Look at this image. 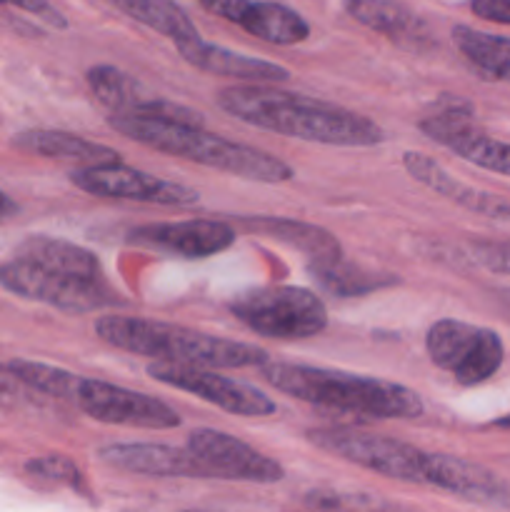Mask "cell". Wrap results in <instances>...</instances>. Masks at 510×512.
<instances>
[{"label": "cell", "instance_id": "obj_1", "mask_svg": "<svg viewBox=\"0 0 510 512\" xmlns=\"http://www.w3.org/2000/svg\"><path fill=\"white\" fill-rule=\"evenodd\" d=\"M218 105L243 123L308 143L370 148L385 140L383 128L365 115L290 90L268 88V83L223 88Z\"/></svg>", "mask_w": 510, "mask_h": 512}, {"label": "cell", "instance_id": "obj_2", "mask_svg": "<svg viewBox=\"0 0 510 512\" xmlns=\"http://www.w3.org/2000/svg\"><path fill=\"white\" fill-rule=\"evenodd\" d=\"M108 125L123 138L148 145V148L160 150L165 155L218 168L223 173L238 175V178L255 180V183L278 185L288 183L295 175V170L285 160L263 153L258 148H250V145L205 133L200 125L173 123V120L140 113H110Z\"/></svg>", "mask_w": 510, "mask_h": 512}, {"label": "cell", "instance_id": "obj_3", "mask_svg": "<svg viewBox=\"0 0 510 512\" xmlns=\"http://www.w3.org/2000/svg\"><path fill=\"white\" fill-rule=\"evenodd\" d=\"M263 378L280 393L328 410L363 415L378 420H410L423 415V400L400 383L340 370L313 368L298 363H263Z\"/></svg>", "mask_w": 510, "mask_h": 512}, {"label": "cell", "instance_id": "obj_4", "mask_svg": "<svg viewBox=\"0 0 510 512\" xmlns=\"http://www.w3.org/2000/svg\"><path fill=\"white\" fill-rule=\"evenodd\" d=\"M95 335L103 343L125 353L165 360V363L200 365V368H260L268 363V353L240 340L215 338L200 330L163 320L133 318V315H100Z\"/></svg>", "mask_w": 510, "mask_h": 512}, {"label": "cell", "instance_id": "obj_5", "mask_svg": "<svg viewBox=\"0 0 510 512\" xmlns=\"http://www.w3.org/2000/svg\"><path fill=\"white\" fill-rule=\"evenodd\" d=\"M230 313L263 338L305 340L328 328L323 300L298 285L250 288L230 300Z\"/></svg>", "mask_w": 510, "mask_h": 512}, {"label": "cell", "instance_id": "obj_6", "mask_svg": "<svg viewBox=\"0 0 510 512\" xmlns=\"http://www.w3.org/2000/svg\"><path fill=\"white\" fill-rule=\"evenodd\" d=\"M0 285L13 295L35 303L53 305L68 313H90L120 303L115 290L103 280V275L65 273V270L48 268L35 260L18 258L0 265Z\"/></svg>", "mask_w": 510, "mask_h": 512}, {"label": "cell", "instance_id": "obj_7", "mask_svg": "<svg viewBox=\"0 0 510 512\" xmlns=\"http://www.w3.org/2000/svg\"><path fill=\"white\" fill-rule=\"evenodd\" d=\"M308 443L330 455L360 465L365 470L400 480V483L430 485L433 455L423 453L415 445L385 435L365 433L353 428H318L308 430Z\"/></svg>", "mask_w": 510, "mask_h": 512}, {"label": "cell", "instance_id": "obj_8", "mask_svg": "<svg viewBox=\"0 0 510 512\" xmlns=\"http://www.w3.org/2000/svg\"><path fill=\"white\" fill-rule=\"evenodd\" d=\"M425 350L440 370L453 375L455 383L465 388L493 378L505 360V345L495 330L453 318L430 325Z\"/></svg>", "mask_w": 510, "mask_h": 512}, {"label": "cell", "instance_id": "obj_9", "mask_svg": "<svg viewBox=\"0 0 510 512\" xmlns=\"http://www.w3.org/2000/svg\"><path fill=\"white\" fill-rule=\"evenodd\" d=\"M70 183L83 190V193L98 195V198L135 200V203L185 208V205H195L200 200V193L190 188V185L155 178V175L143 173V170L128 168L120 160L80 165L78 170L70 173Z\"/></svg>", "mask_w": 510, "mask_h": 512}, {"label": "cell", "instance_id": "obj_10", "mask_svg": "<svg viewBox=\"0 0 510 512\" xmlns=\"http://www.w3.org/2000/svg\"><path fill=\"white\" fill-rule=\"evenodd\" d=\"M148 375L168 388H178L183 393L195 395L215 408L225 410L230 415H243V418H268L275 413V400L260 393L253 385H245L240 380L225 378V375L210 373V368L183 363H165L158 360L148 368Z\"/></svg>", "mask_w": 510, "mask_h": 512}, {"label": "cell", "instance_id": "obj_11", "mask_svg": "<svg viewBox=\"0 0 510 512\" xmlns=\"http://www.w3.org/2000/svg\"><path fill=\"white\" fill-rule=\"evenodd\" d=\"M73 405L105 425L143 430H170L180 425V415L163 400L103 380L80 378Z\"/></svg>", "mask_w": 510, "mask_h": 512}, {"label": "cell", "instance_id": "obj_12", "mask_svg": "<svg viewBox=\"0 0 510 512\" xmlns=\"http://www.w3.org/2000/svg\"><path fill=\"white\" fill-rule=\"evenodd\" d=\"M420 130L425 133V138L445 145L458 158L510 178V143L485 135L475 125L473 108L463 100H448L445 108L440 105L435 113L420 120Z\"/></svg>", "mask_w": 510, "mask_h": 512}, {"label": "cell", "instance_id": "obj_13", "mask_svg": "<svg viewBox=\"0 0 510 512\" xmlns=\"http://www.w3.org/2000/svg\"><path fill=\"white\" fill-rule=\"evenodd\" d=\"M188 448L198 455L213 478L260 485H273L285 478L283 465L220 430H193L188 435Z\"/></svg>", "mask_w": 510, "mask_h": 512}, {"label": "cell", "instance_id": "obj_14", "mask_svg": "<svg viewBox=\"0 0 510 512\" xmlns=\"http://www.w3.org/2000/svg\"><path fill=\"white\" fill-rule=\"evenodd\" d=\"M238 233L223 220H175V223L138 225L128 233V243L158 250L173 258H213L235 243Z\"/></svg>", "mask_w": 510, "mask_h": 512}, {"label": "cell", "instance_id": "obj_15", "mask_svg": "<svg viewBox=\"0 0 510 512\" xmlns=\"http://www.w3.org/2000/svg\"><path fill=\"white\" fill-rule=\"evenodd\" d=\"M200 5L263 43L295 45L310 38L308 20L288 5L268 3V0H200Z\"/></svg>", "mask_w": 510, "mask_h": 512}, {"label": "cell", "instance_id": "obj_16", "mask_svg": "<svg viewBox=\"0 0 510 512\" xmlns=\"http://www.w3.org/2000/svg\"><path fill=\"white\" fill-rule=\"evenodd\" d=\"M98 458L110 468L148 478H213L188 445L175 448L165 443H113L100 448Z\"/></svg>", "mask_w": 510, "mask_h": 512}, {"label": "cell", "instance_id": "obj_17", "mask_svg": "<svg viewBox=\"0 0 510 512\" xmlns=\"http://www.w3.org/2000/svg\"><path fill=\"white\" fill-rule=\"evenodd\" d=\"M175 45H178V53L183 55L185 63H190L198 70H205V73L243 80V83H285V80H290L288 68H283V65L250 58V55L243 53H233V50L223 48V45L208 43L200 35L190 40H180Z\"/></svg>", "mask_w": 510, "mask_h": 512}, {"label": "cell", "instance_id": "obj_18", "mask_svg": "<svg viewBox=\"0 0 510 512\" xmlns=\"http://www.w3.org/2000/svg\"><path fill=\"white\" fill-rule=\"evenodd\" d=\"M403 165L418 183L428 185L430 190H435L438 195L448 198L450 203L473 210V213L478 215H485V218L510 223V200L498 198V195H488L483 193V190H475L470 188V185L460 183L458 178L445 173V170L440 168L433 158H428V155L408 150V153L403 155Z\"/></svg>", "mask_w": 510, "mask_h": 512}, {"label": "cell", "instance_id": "obj_19", "mask_svg": "<svg viewBox=\"0 0 510 512\" xmlns=\"http://www.w3.org/2000/svg\"><path fill=\"white\" fill-rule=\"evenodd\" d=\"M430 485H433V488L448 490V493L470 500V503H510V488L498 478V475L490 473L483 465H475L463 458H453V455L433 453Z\"/></svg>", "mask_w": 510, "mask_h": 512}, {"label": "cell", "instance_id": "obj_20", "mask_svg": "<svg viewBox=\"0 0 510 512\" xmlns=\"http://www.w3.org/2000/svg\"><path fill=\"white\" fill-rule=\"evenodd\" d=\"M233 228H240L250 235H268V238L280 240V243L310 255L313 260H333L340 255V243L335 240V235L318 225L303 223V220L240 215V218H233Z\"/></svg>", "mask_w": 510, "mask_h": 512}, {"label": "cell", "instance_id": "obj_21", "mask_svg": "<svg viewBox=\"0 0 510 512\" xmlns=\"http://www.w3.org/2000/svg\"><path fill=\"white\" fill-rule=\"evenodd\" d=\"M13 148L30 155H43V158L70 160L78 165H98L120 160L118 153L108 145L93 143L80 135L65 133V130H23L13 138Z\"/></svg>", "mask_w": 510, "mask_h": 512}, {"label": "cell", "instance_id": "obj_22", "mask_svg": "<svg viewBox=\"0 0 510 512\" xmlns=\"http://www.w3.org/2000/svg\"><path fill=\"white\" fill-rule=\"evenodd\" d=\"M453 43L463 58L475 70H480V75L510 83V38L483 33L468 25H455Z\"/></svg>", "mask_w": 510, "mask_h": 512}, {"label": "cell", "instance_id": "obj_23", "mask_svg": "<svg viewBox=\"0 0 510 512\" xmlns=\"http://www.w3.org/2000/svg\"><path fill=\"white\" fill-rule=\"evenodd\" d=\"M15 255L35 260L40 265H48V268L65 270V273L90 275V278H98L100 275V263L90 250L80 248V245L70 243V240L50 238V235H30V238H25L15 248Z\"/></svg>", "mask_w": 510, "mask_h": 512}, {"label": "cell", "instance_id": "obj_24", "mask_svg": "<svg viewBox=\"0 0 510 512\" xmlns=\"http://www.w3.org/2000/svg\"><path fill=\"white\" fill-rule=\"evenodd\" d=\"M108 3L115 5L128 18L138 20V23L148 25L155 33L170 38L173 43L190 40L198 35L193 20L173 0H108Z\"/></svg>", "mask_w": 510, "mask_h": 512}, {"label": "cell", "instance_id": "obj_25", "mask_svg": "<svg viewBox=\"0 0 510 512\" xmlns=\"http://www.w3.org/2000/svg\"><path fill=\"white\" fill-rule=\"evenodd\" d=\"M343 8L365 28L378 30L390 38H418L423 30V23L393 0H343Z\"/></svg>", "mask_w": 510, "mask_h": 512}, {"label": "cell", "instance_id": "obj_26", "mask_svg": "<svg viewBox=\"0 0 510 512\" xmlns=\"http://www.w3.org/2000/svg\"><path fill=\"white\" fill-rule=\"evenodd\" d=\"M310 273L318 280L323 288H328L333 295H365L370 290L380 288V285L398 283L395 278H380L378 273L370 270H360L358 265L345 263L343 258L333 260H315L310 265Z\"/></svg>", "mask_w": 510, "mask_h": 512}, {"label": "cell", "instance_id": "obj_27", "mask_svg": "<svg viewBox=\"0 0 510 512\" xmlns=\"http://www.w3.org/2000/svg\"><path fill=\"white\" fill-rule=\"evenodd\" d=\"M90 93L113 113H133L140 103L138 83L115 65H93L85 73Z\"/></svg>", "mask_w": 510, "mask_h": 512}, {"label": "cell", "instance_id": "obj_28", "mask_svg": "<svg viewBox=\"0 0 510 512\" xmlns=\"http://www.w3.org/2000/svg\"><path fill=\"white\" fill-rule=\"evenodd\" d=\"M8 365L30 390H35V393L50 395V398L58 400H68V403L75 400V393H78L80 385L78 375L68 373V370L63 368H55V365L33 363V360H13V363Z\"/></svg>", "mask_w": 510, "mask_h": 512}, {"label": "cell", "instance_id": "obj_29", "mask_svg": "<svg viewBox=\"0 0 510 512\" xmlns=\"http://www.w3.org/2000/svg\"><path fill=\"white\" fill-rule=\"evenodd\" d=\"M25 470H28L30 475H35V478L83 490V475H80L78 465H75L73 460L65 458V455H43V458H33L25 463Z\"/></svg>", "mask_w": 510, "mask_h": 512}, {"label": "cell", "instance_id": "obj_30", "mask_svg": "<svg viewBox=\"0 0 510 512\" xmlns=\"http://www.w3.org/2000/svg\"><path fill=\"white\" fill-rule=\"evenodd\" d=\"M475 263L495 275H510V240H475L470 243Z\"/></svg>", "mask_w": 510, "mask_h": 512}, {"label": "cell", "instance_id": "obj_31", "mask_svg": "<svg viewBox=\"0 0 510 512\" xmlns=\"http://www.w3.org/2000/svg\"><path fill=\"white\" fill-rule=\"evenodd\" d=\"M28 385L13 373L10 365H0V408L15 410L28 400Z\"/></svg>", "mask_w": 510, "mask_h": 512}, {"label": "cell", "instance_id": "obj_32", "mask_svg": "<svg viewBox=\"0 0 510 512\" xmlns=\"http://www.w3.org/2000/svg\"><path fill=\"white\" fill-rule=\"evenodd\" d=\"M0 5H15V8L25 10V13L38 15L40 20H45V23L53 25V28H68V20H65L63 13L55 10L48 0H0Z\"/></svg>", "mask_w": 510, "mask_h": 512}, {"label": "cell", "instance_id": "obj_33", "mask_svg": "<svg viewBox=\"0 0 510 512\" xmlns=\"http://www.w3.org/2000/svg\"><path fill=\"white\" fill-rule=\"evenodd\" d=\"M470 10H473L480 20L510 25V0H470Z\"/></svg>", "mask_w": 510, "mask_h": 512}, {"label": "cell", "instance_id": "obj_34", "mask_svg": "<svg viewBox=\"0 0 510 512\" xmlns=\"http://www.w3.org/2000/svg\"><path fill=\"white\" fill-rule=\"evenodd\" d=\"M303 505L315 510H335V508H358V505H373V500H358V498H340L338 493H310L308 498L303 500Z\"/></svg>", "mask_w": 510, "mask_h": 512}, {"label": "cell", "instance_id": "obj_35", "mask_svg": "<svg viewBox=\"0 0 510 512\" xmlns=\"http://www.w3.org/2000/svg\"><path fill=\"white\" fill-rule=\"evenodd\" d=\"M13 210H15V203L3 193V190H0V215H8L13 213Z\"/></svg>", "mask_w": 510, "mask_h": 512}, {"label": "cell", "instance_id": "obj_36", "mask_svg": "<svg viewBox=\"0 0 510 512\" xmlns=\"http://www.w3.org/2000/svg\"><path fill=\"white\" fill-rule=\"evenodd\" d=\"M493 425H495V428H500V430H510V415H505V418L493 420Z\"/></svg>", "mask_w": 510, "mask_h": 512}]
</instances>
